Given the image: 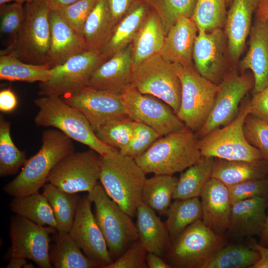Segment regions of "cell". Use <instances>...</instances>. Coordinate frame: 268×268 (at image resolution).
I'll return each instance as SVG.
<instances>
[{"label":"cell","instance_id":"cell-1","mask_svg":"<svg viewBox=\"0 0 268 268\" xmlns=\"http://www.w3.org/2000/svg\"><path fill=\"white\" fill-rule=\"evenodd\" d=\"M74 151L71 139L63 132L57 129L44 131L39 150L27 159L18 175L3 187V191L13 197L38 192L55 166Z\"/></svg>","mask_w":268,"mask_h":268},{"label":"cell","instance_id":"cell-2","mask_svg":"<svg viewBox=\"0 0 268 268\" xmlns=\"http://www.w3.org/2000/svg\"><path fill=\"white\" fill-rule=\"evenodd\" d=\"M198 141L194 132L186 127L162 136L135 160L146 174L173 175L201 159Z\"/></svg>","mask_w":268,"mask_h":268},{"label":"cell","instance_id":"cell-3","mask_svg":"<svg viewBox=\"0 0 268 268\" xmlns=\"http://www.w3.org/2000/svg\"><path fill=\"white\" fill-rule=\"evenodd\" d=\"M146 174L134 159L119 151L101 156V185L109 197L132 217L141 202Z\"/></svg>","mask_w":268,"mask_h":268},{"label":"cell","instance_id":"cell-4","mask_svg":"<svg viewBox=\"0 0 268 268\" xmlns=\"http://www.w3.org/2000/svg\"><path fill=\"white\" fill-rule=\"evenodd\" d=\"M24 9L21 29L13 42L0 50V55H9L27 63L49 67L51 9L45 0H32L25 3Z\"/></svg>","mask_w":268,"mask_h":268},{"label":"cell","instance_id":"cell-5","mask_svg":"<svg viewBox=\"0 0 268 268\" xmlns=\"http://www.w3.org/2000/svg\"><path fill=\"white\" fill-rule=\"evenodd\" d=\"M34 103L39 108L34 120L37 126L55 128L101 156L119 151L100 140L84 115L61 97L41 96L35 99Z\"/></svg>","mask_w":268,"mask_h":268},{"label":"cell","instance_id":"cell-6","mask_svg":"<svg viewBox=\"0 0 268 268\" xmlns=\"http://www.w3.org/2000/svg\"><path fill=\"white\" fill-rule=\"evenodd\" d=\"M87 196L94 204V216L113 261L138 240L136 225L132 217L109 197L101 183L98 182Z\"/></svg>","mask_w":268,"mask_h":268},{"label":"cell","instance_id":"cell-7","mask_svg":"<svg viewBox=\"0 0 268 268\" xmlns=\"http://www.w3.org/2000/svg\"><path fill=\"white\" fill-rule=\"evenodd\" d=\"M250 100H244L236 118L227 125L216 129L198 139L201 156L228 160H263L258 149L246 140L243 126L250 114Z\"/></svg>","mask_w":268,"mask_h":268},{"label":"cell","instance_id":"cell-8","mask_svg":"<svg viewBox=\"0 0 268 268\" xmlns=\"http://www.w3.org/2000/svg\"><path fill=\"white\" fill-rule=\"evenodd\" d=\"M173 65L182 88L180 106L176 114L186 127L196 133L212 110L218 85L202 76L193 66Z\"/></svg>","mask_w":268,"mask_h":268},{"label":"cell","instance_id":"cell-9","mask_svg":"<svg viewBox=\"0 0 268 268\" xmlns=\"http://www.w3.org/2000/svg\"><path fill=\"white\" fill-rule=\"evenodd\" d=\"M167 257L171 266L201 268L223 246L222 236L215 234L200 219L188 226L171 241Z\"/></svg>","mask_w":268,"mask_h":268},{"label":"cell","instance_id":"cell-10","mask_svg":"<svg viewBox=\"0 0 268 268\" xmlns=\"http://www.w3.org/2000/svg\"><path fill=\"white\" fill-rule=\"evenodd\" d=\"M141 93L154 96L178 112L181 83L173 64L159 53L145 60L133 69L132 83Z\"/></svg>","mask_w":268,"mask_h":268},{"label":"cell","instance_id":"cell-11","mask_svg":"<svg viewBox=\"0 0 268 268\" xmlns=\"http://www.w3.org/2000/svg\"><path fill=\"white\" fill-rule=\"evenodd\" d=\"M106 60L99 51L86 50L69 58L62 64L50 68L51 77L40 82L39 96L74 94L87 86L96 68Z\"/></svg>","mask_w":268,"mask_h":268},{"label":"cell","instance_id":"cell-12","mask_svg":"<svg viewBox=\"0 0 268 268\" xmlns=\"http://www.w3.org/2000/svg\"><path fill=\"white\" fill-rule=\"evenodd\" d=\"M120 94L127 116L134 121L147 125L161 136L186 127L169 105L154 96L140 92L132 83Z\"/></svg>","mask_w":268,"mask_h":268},{"label":"cell","instance_id":"cell-13","mask_svg":"<svg viewBox=\"0 0 268 268\" xmlns=\"http://www.w3.org/2000/svg\"><path fill=\"white\" fill-rule=\"evenodd\" d=\"M101 156L90 149L73 152L52 170L47 182L69 193L90 192L99 180Z\"/></svg>","mask_w":268,"mask_h":268},{"label":"cell","instance_id":"cell-14","mask_svg":"<svg viewBox=\"0 0 268 268\" xmlns=\"http://www.w3.org/2000/svg\"><path fill=\"white\" fill-rule=\"evenodd\" d=\"M56 232L55 228L39 225L20 215L11 216L8 256L31 260L41 268H52L49 250L52 236Z\"/></svg>","mask_w":268,"mask_h":268},{"label":"cell","instance_id":"cell-15","mask_svg":"<svg viewBox=\"0 0 268 268\" xmlns=\"http://www.w3.org/2000/svg\"><path fill=\"white\" fill-rule=\"evenodd\" d=\"M254 86L253 74H227L218 84L213 106L206 121L195 134L197 137H203L231 122L239 112L243 98Z\"/></svg>","mask_w":268,"mask_h":268},{"label":"cell","instance_id":"cell-16","mask_svg":"<svg viewBox=\"0 0 268 268\" xmlns=\"http://www.w3.org/2000/svg\"><path fill=\"white\" fill-rule=\"evenodd\" d=\"M61 97L84 115L94 132L110 121L128 117L118 93L86 86L76 93Z\"/></svg>","mask_w":268,"mask_h":268},{"label":"cell","instance_id":"cell-17","mask_svg":"<svg viewBox=\"0 0 268 268\" xmlns=\"http://www.w3.org/2000/svg\"><path fill=\"white\" fill-rule=\"evenodd\" d=\"M92 203L87 195L80 198L69 234L86 257L97 267L106 268L113 260L92 213Z\"/></svg>","mask_w":268,"mask_h":268},{"label":"cell","instance_id":"cell-18","mask_svg":"<svg viewBox=\"0 0 268 268\" xmlns=\"http://www.w3.org/2000/svg\"><path fill=\"white\" fill-rule=\"evenodd\" d=\"M225 40L221 29L208 32L199 30L193 47L195 69L202 76L217 85L227 74Z\"/></svg>","mask_w":268,"mask_h":268},{"label":"cell","instance_id":"cell-19","mask_svg":"<svg viewBox=\"0 0 268 268\" xmlns=\"http://www.w3.org/2000/svg\"><path fill=\"white\" fill-rule=\"evenodd\" d=\"M133 71L131 43L101 64L92 74L87 86L120 93L132 83Z\"/></svg>","mask_w":268,"mask_h":268},{"label":"cell","instance_id":"cell-20","mask_svg":"<svg viewBox=\"0 0 268 268\" xmlns=\"http://www.w3.org/2000/svg\"><path fill=\"white\" fill-rule=\"evenodd\" d=\"M202 221L215 234L222 236L230 223L232 204L228 187L211 177L203 187L200 196Z\"/></svg>","mask_w":268,"mask_h":268},{"label":"cell","instance_id":"cell-21","mask_svg":"<svg viewBox=\"0 0 268 268\" xmlns=\"http://www.w3.org/2000/svg\"><path fill=\"white\" fill-rule=\"evenodd\" d=\"M251 29L249 48L239 67L241 71L249 69L254 78V93L268 86V23L256 16Z\"/></svg>","mask_w":268,"mask_h":268},{"label":"cell","instance_id":"cell-22","mask_svg":"<svg viewBox=\"0 0 268 268\" xmlns=\"http://www.w3.org/2000/svg\"><path fill=\"white\" fill-rule=\"evenodd\" d=\"M260 0H232L227 12L225 33L228 50L233 61H237L243 53L246 40L251 27L253 13Z\"/></svg>","mask_w":268,"mask_h":268},{"label":"cell","instance_id":"cell-23","mask_svg":"<svg viewBox=\"0 0 268 268\" xmlns=\"http://www.w3.org/2000/svg\"><path fill=\"white\" fill-rule=\"evenodd\" d=\"M50 24V68L60 65L73 56L87 50L84 38L69 25L57 10H51Z\"/></svg>","mask_w":268,"mask_h":268},{"label":"cell","instance_id":"cell-24","mask_svg":"<svg viewBox=\"0 0 268 268\" xmlns=\"http://www.w3.org/2000/svg\"><path fill=\"white\" fill-rule=\"evenodd\" d=\"M268 198L256 197L232 204L228 229L233 236H260L267 214Z\"/></svg>","mask_w":268,"mask_h":268},{"label":"cell","instance_id":"cell-25","mask_svg":"<svg viewBox=\"0 0 268 268\" xmlns=\"http://www.w3.org/2000/svg\"><path fill=\"white\" fill-rule=\"evenodd\" d=\"M198 33L192 18H179L167 32L159 54L171 63L193 66V50Z\"/></svg>","mask_w":268,"mask_h":268},{"label":"cell","instance_id":"cell-26","mask_svg":"<svg viewBox=\"0 0 268 268\" xmlns=\"http://www.w3.org/2000/svg\"><path fill=\"white\" fill-rule=\"evenodd\" d=\"M151 7L144 0L135 1L115 26L101 53L108 60L132 43Z\"/></svg>","mask_w":268,"mask_h":268},{"label":"cell","instance_id":"cell-27","mask_svg":"<svg viewBox=\"0 0 268 268\" xmlns=\"http://www.w3.org/2000/svg\"><path fill=\"white\" fill-rule=\"evenodd\" d=\"M138 240L147 251L162 257L171 244L165 223L156 212L141 202L136 212Z\"/></svg>","mask_w":268,"mask_h":268},{"label":"cell","instance_id":"cell-28","mask_svg":"<svg viewBox=\"0 0 268 268\" xmlns=\"http://www.w3.org/2000/svg\"><path fill=\"white\" fill-rule=\"evenodd\" d=\"M166 35L159 16L151 8L132 43L133 69L145 60L160 53Z\"/></svg>","mask_w":268,"mask_h":268},{"label":"cell","instance_id":"cell-29","mask_svg":"<svg viewBox=\"0 0 268 268\" xmlns=\"http://www.w3.org/2000/svg\"><path fill=\"white\" fill-rule=\"evenodd\" d=\"M268 174V164L264 160L248 161L216 158L211 177L228 187L247 180L266 178Z\"/></svg>","mask_w":268,"mask_h":268},{"label":"cell","instance_id":"cell-30","mask_svg":"<svg viewBox=\"0 0 268 268\" xmlns=\"http://www.w3.org/2000/svg\"><path fill=\"white\" fill-rule=\"evenodd\" d=\"M115 26L108 0H97L84 27L83 38L87 50L101 53Z\"/></svg>","mask_w":268,"mask_h":268},{"label":"cell","instance_id":"cell-31","mask_svg":"<svg viewBox=\"0 0 268 268\" xmlns=\"http://www.w3.org/2000/svg\"><path fill=\"white\" fill-rule=\"evenodd\" d=\"M49 255L55 268H93L97 266L83 254L69 233L57 232L51 237Z\"/></svg>","mask_w":268,"mask_h":268},{"label":"cell","instance_id":"cell-32","mask_svg":"<svg viewBox=\"0 0 268 268\" xmlns=\"http://www.w3.org/2000/svg\"><path fill=\"white\" fill-rule=\"evenodd\" d=\"M214 159L201 156L198 162L186 169L178 179L173 199L199 197L211 178Z\"/></svg>","mask_w":268,"mask_h":268},{"label":"cell","instance_id":"cell-33","mask_svg":"<svg viewBox=\"0 0 268 268\" xmlns=\"http://www.w3.org/2000/svg\"><path fill=\"white\" fill-rule=\"evenodd\" d=\"M43 194L53 209L57 231L69 233L81 198L77 193L66 192L50 183L44 185Z\"/></svg>","mask_w":268,"mask_h":268},{"label":"cell","instance_id":"cell-34","mask_svg":"<svg viewBox=\"0 0 268 268\" xmlns=\"http://www.w3.org/2000/svg\"><path fill=\"white\" fill-rule=\"evenodd\" d=\"M9 207L15 214L39 225L56 229L57 222L52 207L45 195L39 191L28 196L13 197Z\"/></svg>","mask_w":268,"mask_h":268},{"label":"cell","instance_id":"cell-35","mask_svg":"<svg viewBox=\"0 0 268 268\" xmlns=\"http://www.w3.org/2000/svg\"><path fill=\"white\" fill-rule=\"evenodd\" d=\"M178 179L173 175H154L146 179L141 202L160 215H166L171 203Z\"/></svg>","mask_w":268,"mask_h":268},{"label":"cell","instance_id":"cell-36","mask_svg":"<svg viewBox=\"0 0 268 268\" xmlns=\"http://www.w3.org/2000/svg\"><path fill=\"white\" fill-rule=\"evenodd\" d=\"M51 77V69L46 66L27 63L9 55H0L1 80L45 82Z\"/></svg>","mask_w":268,"mask_h":268},{"label":"cell","instance_id":"cell-37","mask_svg":"<svg viewBox=\"0 0 268 268\" xmlns=\"http://www.w3.org/2000/svg\"><path fill=\"white\" fill-rule=\"evenodd\" d=\"M165 222L171 241L188 226L202 219V209L198 197L177 199L166 213Z\"/></svg>","mask_w":268,"mask_h":268},{"label":"cell","instance_id":"cell-38","mask_svg":"<svg viewBox=\"0 0 268 268\" xmlns=\"http://www.w3.org/2000/svg\"><path fill=\"white\" fill-rule=\"evenodd\" d=\"M259 252L241 244L222 246L201 268H250L260 259Z\"/></svg>","mask_w":268,"mask_h":268},{"label":"cell","instance_id":"cell-39","mask_svg":"<svg viewBox=\"0 0 268 268\" xmlns=\"http://www.w3.org/2000/svg\"><path fill=\"white\" fill-rule=\"evenodd\" d=\"M26 159L24 151L14 144L10 135V123L0 115V176L4 177L17 173Z\"/></svg>","mask_w":268,"mask_h":268},{"label":"cell","instance_id":"cell-40","mask_svg":"<svg viewBox=\"0 0 268 268\" xmlns=\"http://www.w3.org/2000/svg\"><path fill=\"white\" fill-rule=\"evenodd\" d=\"M226 4L225 0H197L192 19L198 31L221 29L226 18Z\"/></svg>","mask_w":268,"mask_h":268},{"label":"cell","instance_id":"cell-41","mask_svg":"<svg viewBox=\"0 0 268 268\" xmlns=\"http://www.w3.org/2000/svg\"><path fill=\"white\" fill-rule=\"evenodd\" d=\"M144 0L159 16L166 34L179 18L192 17L197 1V0Z\"/></svg>","mask_w":268,"mask_h":268},{"label":"cell","instance_id":"cell-42","mask_svg":"<svg viewBox=\"0 0 268 268\" xmlns=\"http://www.w3.org/2000/svg\"><path fill=\"white\" fill-rule=\"evenodd\" d=\"M134 124V121L129 117L113 120L101 126L95 134L102 142L120 150L130 141Z\"/></svg>","mask_w":268,"mask_h":268},{"label":"cell","instance_id":"cell-43","mask_svg":"<svg viewBox=\"0 0 268 268\" xmlns=\"http://www.w3.org/2000/svg\"><path fill=\"white\" fill-rule=\"evenodd\" d=\"M162 136L152 128L134 121L133 136L128 144L119 150L123 155L135 159L143 154Z\"/></svg>","mask_w":268,"mask_h":268},{"label":"cell","instance_id":"cell-44","mask_svg":"<svg viewBox=\"0 0 268 268\" xmlns=\"http://www.w3.org/2000/svg\"><path fill=\"white\" fill-rule=\"evenodd\" d=\"M25 15L22 3L13 2L0 5V34L10 38L8 45L13 42L21 29Z\"/></svg>","mask_w":268,"mask_h":268},{"label":"cell","instance_id":"cell-45","mask_svg":"<svg viewBox=\"0 0 268 268\" xmlns=\"http://www.w3.org/2000/svg\"><path fill=\"white\" fill-rule=\"evenodd\" d=\"M243 132L248 142L259 150L268 164V123L249 114L245 119Z\"/></svg>","mask_w":268,"mask_h":268},{"label":"cell","instance_id":"cell-46","mask_svg":"<svg viewBox=\"0 0 268 268\" xmlns=\"http://www.w3.org/2000/svg\"><path fill=\"white\" fill-rule=\"evenodd\" d=\"M97 0H79L57 10L69 25L83 38L86 21Z\"/></svg>","mask_w":268,"mask_h":268},{"label":"cell","instance_id":"cell-47","mask_svg":"<svg viewBox=\"0 0 268 268\" xmlns=\"http://www.w3.org/2000/svg\"><path fill=\"white\" fill-rule=\"evenodd\" d=\"M231 204L256 197L268 198L267 178L250 180L228 187Z\"/></svg>","mask_w":268,"mask_h":268},{"label":"cell","instance_id":"cell-48","mask_svg":"<svg viewBox=\"0 0 268 268\" xmlns=\"http://www.w3.org/2000/svg\"><path fill=\"white\" fill-rule=\"evenodd\" d=\"M146 253L147 251L137 240L106 268H147Z\"/></svg>","mask_w":268,"mask_h":268},{"label":"cell","instance_id":"cell-49","mask_svg":"<svg viewBox=\"0 0 268 268\" xmlns=\"http://www.w3.org/2000/svg\"><path fill=\"white\" fill-rule=\"evenodd\" d=\"M250 114L268 123V86L254 93L250 102Z\"/></svg>","mask_w":268,"mask_h":268},{"label":"cell","instance_id":"cell-50","mask_svg":"<svg viewBox=\"0 0 268 268\" xmlns=\"http://www.w3.org/2000/svg\"><path fill=\"white\" fill-rule=\"evenodd\" d=\"M113 20L116 24L128 12L132 5L138 0H107Z\"/></svg>","mask_w":268,"mask_h":268},{"label":"cell","instance_id":"cell-51","mask_svg":"<svg viewBox=\"0 0 268 268\" xmlns=\"http://www.w3.org/2000/svg\"><path fill=\"white\" fill-rule=\"evenodd\" d=\"M17 99L10 88L1 90L0 92V110L8 113L13 111L17 106Z\"/></svg>","mask_w":268,"mask_h":268},{"label":"cell","instance_id":"cell-52","mask_svg":"<svg viewBox=\"0 0 268 268\" xmlns=\"http://www.w3.org/2000/svg\"><path fill=\"white\" fill-rule=\"evenodd\" d=\"M251 247L259 252L260 257L250 268H268V247L262 246L256 241L252 243Z\"/></svg>","mask_w":268,"mask_h":268},{"label":"cell","instance_id":"cell-53","mask_svg":"<svg viewBox=\"0 0 268 268\" xmlns=\"http://www.w3.org/2000/svg\"><path fill=\"white\" fill-rule=\"evenodd\" d=\"M160 256L152 253H148L146 261L149 268H170V264L164 261Z\"/></svg>","mask_w":268,"mask_h":268},{"label":"cell","instance_id":"cell-54","mask_svg":"<svg viewBox=\"0 0 268 268\" xmlns=\"http://www.w3.org/2000/svg\"><path fill=\"white\" fill-rule=\"evenodd\" d=\"M51 10H58L79 0H45Z\"/></svg>","mask_w":268,"mask_h":268},{"label":"cell","instance_id":"cell-55","mask_svg":"<svg viewBox=\"0 0 268 268\" xmlns=\"http://www.w3.org/2000/svg\"><path fill=\"white\" fill-rule=\"evenodd\" d=\"M256 16L266 20L268 23V0H260Z\"/></svg>","mask_w":268,"mask_h":268},{"label":"cell","instance_id":"cell-56","mask_svg":"<svg viewBox=\"0 0 268 268\" xmlns=\"http://www.w3.org/2000/svg\"><path fill=\"white\" fill-rule=\"evenodd\" d=\"M26 259L21 257H12L10 258V261L6 268H21L27 263Z\"/></svg>","mask_w":268,"mask_h":268},{"label":"cell","instance_id":"cell-57","mask_svg":"<svg viewBox=\"0 0 268 268\" xmlns=\"http://www.w3.org/2000/svg\"><path fill=\"white\" fill-rule=\"evenodd\" d=\"M267 181L268 184V178H267ZM259 244L262 246L268 247V213L263 231L260 235Z\"/></svg>","mask_w":268,"mask_h":268},{"label":"cell","instance_id":"cell-58","mask_svg":"<svg viewBox=\"0 0 268 268\" xmlns=\"http://www.w3.org/2000/svg\"><path fill=\"white\" fill-rule=\"evenodd\" d=\"M32 0H0V5L10 2H17L23 4L31 1Z\"/></svg>","mask_w":268,"mask_h":268},{"label":"cell","instance_id":"cell-59","mask_svg":"<svg viewBox=\"0 0 268 268\" xmlns=\"http://www.w3.org/2000/svg\"><path fill=\"white\" fill-rule=\"evenodd\" d=\"M24 268H34V266L31 263H27L24 266Z\"/></svg>","mask_w":268,"mask_h":268},{"label":"cell","instance_id":"cell-60","mask_svg":"<svg viewBox=\"0 0 268 268\" xmlns=\"http://www.w3.org/2000/svg\"><path fill=\"white\" fill-rule=\"evenodd\" d=\"M226 4H229V3H231L232 0H225Z\"/></svg>","mask_w":268,"mask_h":268}]
</instances>
